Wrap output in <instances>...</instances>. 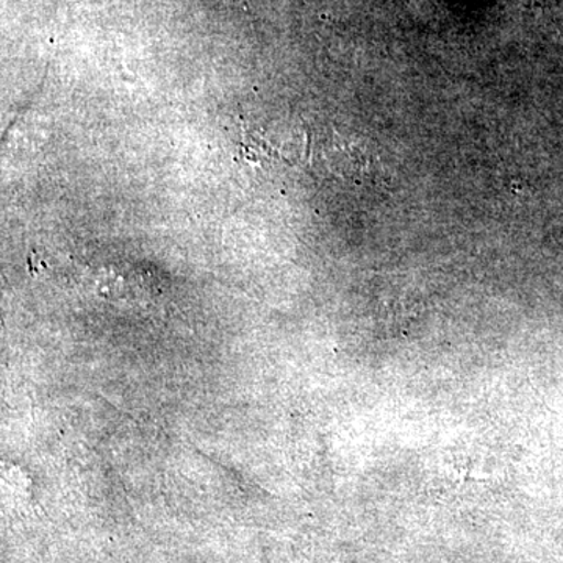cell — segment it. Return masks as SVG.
Here are the masks:
<instances>
[]
</instances>
